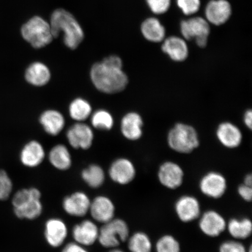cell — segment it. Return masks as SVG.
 I'll use <instances>...</instances> for the list:
<instances>
[{
    "mask_svg": "<svg viewBox=\"0 0 252 252\" xmlns=\"http://www.w3.org/2000/svg\"><path fill=\"white\" fill-rule=\"evenodd\" d=\"M13 184L8 173L4 170L0 171V200L8 199L12 191Z\"/></svg>",
    "mask_w": 252,
    "mask_h": 252,
    "instance_id": "obj_34",
    "label": "cell"
},
{
    "mask_svg": "<svg viewBox=\"0 0 252 252\" xmlns=\"http://www.w3.org/2000/svg\"><path fill=\"white\" fill-rule=\"evenodd\" d=\"M128 248L130 252H153V242L146 233L138 231L129 236Z\"/></svg>",
    "mask_w": 252,
    "mask_h": 252,
    "instance_id": "obj_30",
    "label": "cell"
},
{
    "mask_svg": "<svg viewBox=\"0 0 252 252\" xmlns=\"http://www.w3.org/2000/svg\"><path fill=\"white\" fill-rule=\"evenodd\" d=\"M155 250L156 252H181V246L174 236L165 234L158 239Z\"/></svg>",
    "mask_w": 252,
    "mask_h": 252,
    "instance_id": "obj_32",
    "label": "cell"
},
{
    "mask_svg": "<svg viewBox=\"0 0 252 252\" xmlns=\"http://www.w3.org/2000/svg\"><path fill=\"white\" fill-rule=\"evenodd\" d=\"M39 189L31 188L16 192L12 199L15 216L18 219L33 220L42 214L43 205Z\"/></svg>",
    "mask_w": 252,
    "mask_h": 252,
    "instance_id": "obj_3",
    "label": "cell"
},
{
    "mask_svg": "<svg viewBox=\"0 0 252 252\" xmlns=\"http://www.w3.org/2000/svg\"><path fill=\"white\" fill-rule=\"evenodd\" d=\"M226 231L235 240H245L250 238L252 235V220L247 217L233 218L227 222Z\"/></svg>",
    "mask_w": 252,
    "mask_h": 252,
    "instance_id": "obj_27",
    "label": "cell"
},
{
    "mask_svg": "<svg viewBox=\"0 0 252 252\" xmlns=\"http://www.w3.org/2000/svg\"><path fill=\"white\" fill-rule=\"evenodd\" d=\"M130 236V229L125 220L113 219L103 223L99 228L97 241L106 248H116L121 243L127 241Z\"/></svg>",
    "mask_w": 252,
    "mask_h": 252,
    "instance_id": "obj_6",
    "label": "cell"
},
{
    "mask_svg": "<svg viewBox=\"0 0 252 252\" xmlns=\"http://www.w3.org/2000/svg\"><path fill=\"white\" fill-rule=\"evenodd\" d=\"M167 141L170 149L183 154H190L200 146L196 129L182 123H178L170 130Z\"/></svg>",
    "mask_w": 252,
    "mask_h": 252,
    "instance_id": "obj_4",
    "label": "cell"
},
{
    "mask_svg": "<svg viewBox=\"0 0 252 252\" xmlns=\"http://www.w3.org/2000/svg\"><path fill=\"white\" fill-rule=\"evenodd\" d=\"M46 157L42 144L36 140H32L25 145L21 150L20 158L22 164L28 168H34L43 162Z\"/></svg>",
    "mask_w": 252,
    "mask_h": 252,
    "instance_id": "obj_21",
    "label": "cell"
},
{
    "mask_svg": "<svg viewBox=\"0 0 252 252\" xmlns=\"http://www.w3.org/2000/svg\"><path fill=\"white\" fill-rule=\"evenodd\" d=\"M244 122L245 126L251 130L252 127V111L251 109L247 110L245 113Z\"/></svg>",
    "mask_w": 252,
    "mask_h": 252,
    "instance_id": "obj_40",
    "label": "cell"
},
{
    "mask_svg": "<svg viewBox=\"0 0 252 252\" xmlns=\"http://www.w3.org/2000/svg\"><path fill=\"white\" fill-rule=\"evenodd\" d=\"M81 178L88 187L97 189L102 187L105 182V172L101 166L92 164L83 169L81 172Z\"/></svg>",
    "mask_w": 252,
    "mask_h": 252,
    "instance_id": "obj_29",
    "label": "cell"
},
{
    "mask_svg": "<svg viewBox=\"0 0 252 252\" xmlns=\"http://www.w3.org/2000/svg\"><path fill=\"white\" fill-rule=\"evenodd\" d=\"M48 158L50 164L59 171H67L72 165L71 153L64 144L53 147L49 151Z\"/></svg>",
    "mask_w": 252,
    "mask_h": 252,
    "instance_id": "obj_26",
    "label": "cell"
},
{
    "mask_svg": "<svg viewBox=\"0 0 252 252\" xmlns=\"http://www.w3.org/2000/svg\"><path fill=\"white\" fill-rule=\"evenodd\" d=\"M174 209L176 216L184 223L194 221L199 218L201 214L200 201L192 195H183L178 198Z\"/></svg>",
    "mask_w": 252,
    "mask_h": 252,
    "instance_id": "obj_11",
    "label": "cell"
},
{
    "mask_svg": "<svg viewBox=\"0 0 252 252\" xmlns=\"http://www.w3.org/2000/svg\"><path fill=\"white\" fill-rule=\"evenodd\" d=\"M109 252H125L121 250H119V249L113 248L112 250L109 251Z\"/></svg>",
    "mask_w": 252,
    "mask_h": 252,
    "instance_id": "obj_42",
    "label": "cell"
},
{
    "mask_svg": "<svg viewBox=\"0 0 252 252\" xmlns=\"http://www.w3.org/2000/svg\"><path fill=\"white\" fill-rule=\"evenodd\" d=\"M116 208L108 197L99 196L91 201L89 213L94 221L103 223L115 218Z\"/></svg>",
    "mask_w": 252,
    "mask_h": 252,
    "instance_id": "obj_16",
    "label": "cell"
},
{
    "mask_svg": "<svg viewBox=\"0 0 252 252\" xmlns=\"http://www.w3.org/2000/svg\"><path fill=\"white\" fill-rule=\"evenodd\" d=\"M176 5L183 14L187 17H192L199 11L201 0H176Z\"/></svg>",
    "mask_w": 252,
    "mask_h": 252,
    "instance_id": "obj_33",
    "label": "cell"
},
{
    "mask_svg": "<svg viewBox=\"0 0 252 252\" xmlns=\"http://www.w3.org/2000/svg\"><path fill=\"white\" fill-rule=\"evenodd\" d=\"M51 77V71L48 66L40 62L32 63L25 72V80L36 87L46 86L49 83Z\"/></svg>",
    "mask_w": 252,
    "mask_h": 252,
    "instance_id": "obj_23",
    "label": "cell"
},
{
    "mask_svg": "<svg viewBox=\"0 0 252 252\" xmlns=\"http://www.w3.org/2000/svg\"><path fill=\"white\" fill-rule=\"evenodd\" d=\"M68 112L74 121L83 122L92 115L93 108L88 100L82 97H77L70 103Z\"/></svg>",
    "mask_w": 252,
    "mask_h": 252,
    "instance_id": "obj_28",
    "label": "cell"
},
{
    "mask_svg": "<svg viewBox=\"0 0 252 252\" xmlns=\"http://www.w3.org/2000/svg\"><path fill=\"white\" fill-rule=\"evenodd\" d=\"M232 14V5L228 0H210L204 9V18L214 26L225 24Z\"/></svg>",
    "mask_w": 252,
    "mask_h": 252,
    "instance_id": "obj_12",
    "label": "cell"
},
{
    "mask_svg": "<svg viewBox=\"0 0 252 252\" xmlns=\"http://www.w3.org/2000/svg\"><path fill=\"white\" fill-rule=\"evenodd\" d=\"M157 177L162 187L169 190H176L184 184L185 172L178 163L166 161L160 165Z\"/></svg>",
    "mask_w": 252,
    "mask_h": 252,
    "instance_id": "obj_10",
    "label": "cell"
},
{
    "mask_svg": "<svg viewBox=\"0 0 252 252\" xmlns=\"http://www.w3.org/2000/svg\"><path fill=\"white\" fill-rule=\"evenodd\" d=\"M161 49L170 59L175 62L185 61L189 54L187 40L178 36L166 37L162 42Z\"/></svg>",
    "mask_w": 252,
    "mask_h": 252,
    "instance_id": "obj_19",
    "label": "cell"
},
{
    "mask_svg": "<svg viewBox=\"0 0 252 252\" xmlns=\"http://www.w3.org/2000/svg\"><path fill=\"white\" fill-rule=\"evenodd\" d=\"M135 166L131 160L126 158L116 159L110 165L109 176L113 182L120 185L130 184L136 177Z\"/></svg>",
    "mask_w": 252,
    "mask_h": 252,
    "instance_id": "obj_14",
    "label": "cell"
},
{
    "mask_svg": "<svg viewBox=\"0 0 252 252\" xmlns=\"http://www.w3.org/2000/svg\"><path fill=\"white\" fill-rule=\"evenodd\" d=\"M219 252H248V250L241 241L232 239L223 242L220 245Z\"/></svg>",
    "mask_w": 252,
    "mask_h": 252,
    "instance_id": "obj_36",
    "label": "cell"
},
{
    "mask_svg": "<svg viewBox=\"0 0 252 252\" xmlns=\"http://www.w3.org/2000/svg\"><path fill=\"white\" fill-rule=\"evenodd\" d=\"M39 123L47 134L56 136L64 128L65 121L61 112L55 109H49L40 115Z\"/></svg>",
    "mask_w": 252,
    "mask_h": 252,
    "instance_id": "obj_24",
    "label": "cell"
},
{
    "mask_svg": "<svg viewBox=\"0 0 252 252\" xmlns=\"http://www.w3.org/2000/svg\"><path fill=\"white\" fill-rule=\"evenodd\" d=\"M146 2L154 14L161 15L169 10L171 7L172 0H146Z\"/></svg>",
    "mask_w": 252,
    "mask_h": 252,
    "instance_id": "obj_35",
    "label": "cell"
},
{
    "mask_svg": "<svg viewBox=\"0 0 252 252\" xmlns=\"http://www.w3.org/2000/svg\"><path fill=\"white\" fill-rule=\"evenodd\" d=\"M91 80L100 92L115 94L126 89L128 78L123 68L110 67L102 62L96 63L90 70Z\"/></svg>",
    "mask_w": 252,
    "mask_h": 252,
    "instance_id": "obj_1",
    "label": "cell"
},
{
    "mask_svg": "<svg viewBox=\"0 0 252 252\" xmlns=\"http://www.w3.org/2000/svg\"><path fill=\"white\" fill-rule=\"evenodd\" d=\"M44 235L47 243L52 248H59L64 243L68 235V228L62 219L52 218L47 220Z\"/></svg>",
    "mask_w": 252,
    "mask_h": 252,
    "instance_id": "obj_18",
    "label": "cell"
},
{
    "mask_svg": "<svg viewBox=\"0 0 252 252\" xmlns=\"http://www.w3.org/2000/svg\"><path fill=\"white\" fill-rule=\"evenodd\" d=\"M91 123L97 130L108 131L114 126V119L111 113L105 109L96 110L91 115Z\"/></svg>",
    "mask_w": 252,
    "mask_h": 252,
    "instance_id": "obj_31",
    "label": "cell"
},
{
    "mask_svg": "<svg viewBox=\"0 0 252 252\" xmlns=\"http://www.w3.org/2000/svg\"><path fill=\"white\" fill-rule=\"evenodd\" d=\"M180 32L185 40H194L198 47L204 48L209 42L210 24L204 18L192 16L181 22Z\"/></svg>",
    "mask_w": 252,
    "mask_h": 252,
    "instance_id": "obj_7",
    "label": "cell"
},
{
    "mask_svg": "<svg viewBox=\"0 0 252 252\" xmlns=\"http://www.w3.org/2000/svg\"><path fill=\"white\" fill-rule=\"evenodd\" d=\"M238 193L242 200L247 202H251L252 199V188L244 184L239 185L238 188Z\"/></svg>",
    "mask_w": 252,
    "mask_h": 252,
    "instance_id": "obj_37",
    "label": "cell"
},
{
    "mask_svg": "<svg viewBox=\"0 0 252 252\" xmlns=\"http://www.w3.org/2000/svg\"><path fill=\"white\" fill-rule=\"evenodd\" d=\"M101 62L104 64L115 68H123V65H124L122 59L116 55L106 57Z\"/></svg>",
    "mask_w": 252,
    "mask_h": 252,
    "instance_id": "obj_38",
    "label": "cell"
},
{
    "mask_svg": "<svg viewBox=\"0 0 252 252\" xmlns=\"http://www.w3.org/2000/svg\"><path fill=\"white\" fill-rule=\"evenodd\" d=\"M99 228L94 220H86L75 225L72 230L74 242L84 247L94 245L98 239Z\"/></svg>",
    "mask_w": 252,
    "mask_h": 252,
    "instance_id": "obj_17",
    "label": "cell"
},
{
    "mask_svg": "<svg viewBox=\"0 0 252 252\" xmlns=\"http://www.w3.org/2000/svg\"><path fill=\"white\" fill-rule=\"evenodd\" d=\"M143 120L139 113L130 112L123 117L121 124V132L124 136L128 140L137 141L143 135Z\"/></svg>",
    "mask_w": 252,
    "mask_h": 252,
    "instance_id": "obj_22",
    "label": "cell"
},
{
    "mask_svg": "<svg viewBox=\"0 0 252 252\" xmlns=\"http://www.w3.org/2000/svg\"><path fill=\"white\" fill-rule=\"evenodd\" d=\"M91 201L84 192H74L63 199V209L69 216L83 217L89 213Z\"/></svg>",
    "mask_w": 252,
    "mask_h": 252,
    "instance_id": "obj_15",
    "label": "cell"
},
{
    "mask_svg": "<svg viewBox=\"0 0 252 252\" xmlns=\"http://www.w3.org/2000/svg\"><path fill=\"white\" fill-rule=\"evenodd\" d=\"M244 184L248 186H252V176L251 174H248L245 176L244 180Z\"/></svg>",
    "mask_w": 252,
    "mask_h": 252,
    "instance_id": "obj_41",
    "label": "cell"
},
{
    "mask_svg": "<svg viewBox=\"0 0 252 252\" xmlns=\"http://www.w3.org/2000/svg\"><path fill=\"white\" fill-rule=\"evenodd\" d=\"M21 34L35 49L48 45L54 38L50 24L37 16L32 18L22 27Z\"/></svg>",
    "mask_w": 252,
    "mask_h": 252,
    "instance_id": "obj_5",
    "label": "cell"
},
{
    "mask_svg": "<svg viewBox=\"0 0 252 252\" xmlns=\"http://www.w3.org/2000/svg\"><path fill=\"white\" fill-rule=\"evenodd\" d=\"M198 220V228L208 237H219L226 231L227 221L216 210H209L201 213Z\"/></svg>",
    "mask_w": 252,
    "mask_h": 252,
    "instance_id": "obj_9",
    "label": "cell"
},
{
    "mask_svg": "<svg viewBox=\"0 0 252 252\" xmlns=\"http://www.w3.org/2000/svg\"><path fill=\"white\" fill-rule=\"evenodd\" d=\"M66 137L69 144L74 149L86 150L93 146L94 133L90 126L78 122L68 129Z\"/></svg>",
    "mask_w": 252,
    "mask_h": 252,
    "instance_id": "obj_13",
    "label": "cell"
},
{
    "mask_svg": "<svg viewBox=\"0 0 252 252\" xmlns=\"http://www.w3.org/2000/svg\"><path fill=\"white\" fill-rule=\"evenodd\" d=\"M140 30L144 39L150 42L162 43L166 37L165 27L156 17L146 18L142 23Z\"/></svg>",
    "mask_w": 252,
    "mask_h": 252,
    "instance_id": "obj_25",
    "label": "cell"
},
{
    "mask_svg": "<svg viewBox=\"0 0 252 252\" xmlns=\"http://www.w3.org/2000/svg\"><path fill=\"white\" fill-rule=\"evenodd\" d=\"M216 135L220 144L229 149L238 148L243 139L240 129L229 122H222L218 126Z\"/></svg>",
    "mask_w": 252,
    "mask_h": 252,
    "instance_id": "obj_20",
    "label": "cell"
},
{
    "mask_svg": "<svg viewBox=\"0 0 252 252\" xmlns=\"http://www.w3.org/2000/svg\"><path fill=\"white\" fill-rule=\"evenodd\" d=\"M50 28L54 38L63 33V41L68 48H77L84 38L83 29L74 16L65 9H58L53 12L50 19Z\"/></svg>",
    "mask_w": 252,
    "mask_h": 252,
    "instance_id": "obj_2",
    "label": "cell"
},
{
    "mask_svg": "<svg viewBox=\"0 0 252 252\" xmlns=\"http://www.w3.org/2000/svg\"><path fill=\"white\" fill-rule=\"evenodd\" d=\"M62 252H89L86 247L76 243V242H71L65 246L63 249Z\"/></svg>",
    "mask_w": 252,
    "mask_h": 252,
    "instance_id": "obj_39",
    "label": "cell"
},
{
    "mask_svg": "<svg viewBox=\"0 0 252 252\" xmlns=\"http://www.w3.org/2000/svg\"><path fill=\"white\" fill-rule=\"evenodd\" d=\"M198 188L205 196L212 199H219L224 196L227 190L228 182L221 173L210 171L201 177Z\"/></svg>",
    "mask_w": 252,
    "mask_h": 252,
    "instance_id": "obj_8",
    "label": "cell"
}]
</instances>
